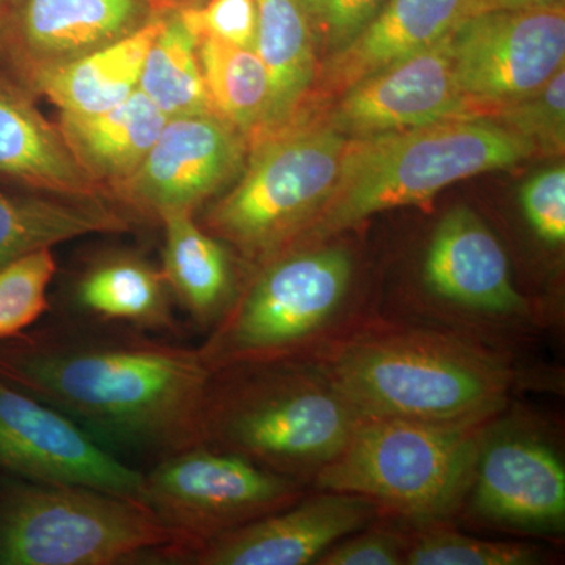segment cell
<instances>
[{
  "label": "cell",
  "instance_id": "6da1fadb",
  "mask_svg": "<svg viewBox=\"0 0 565 565\" xmlns=\"http://www.w3.org/2000/svg\"><path fill=\"white\" fill-rule=\"evenodd\" d=\"M0 377L68 416L120 459L158 462L204 445L211 371L199 348L57 318L0 341Z\"/></svg>",
  "mask_w": 565,
  "mask_h": 565
},
{
  "label": "cell",
  "instance_id": "7a4b0ae2",
  "mask_svg": "<svg viewBox=\"0 0 565 565\" xmlns=\"http://www.w3.org/2000/svg\"><path fill=\"white\" fill-rule=\"evenodd\" d=\"M310 362L363 418L481 423L525 390L564 386L514 353L377 315Z\"/></svg>",
  "mask_w": 565,
  "mask_h": 565
},
{
  "label": "cell",
  "instance_id": "3957f363",
  "mask_svg": "<svg viewBox=\"0 0 565 565\" xmlns=\"http://www.w3.org/2000/svg\"><path fill=\"white\" fill-rule=\"evenodd\" d=\"M199 352L211 373L245 363L310 362L375 316L356 253L341 234L291 245L248 267Z\"/></svg>",
  "mask_w": 565,
  "mask_h": 565
},
{
  "label": "cell",
  "instance_id": "277c9868",
  "mask_svg": "<svg viewBox=\"0 0 565 565\" xmlns=\"http://www.w3.org/2000/svg\"><path fill=\"white\" fill-rule=\"evenodd\" d=\"M362 418L313 362L234 364L211 373L203 444L311 487Z\"/></svg>",
  "mask_w": 565,
  "mask_h": 565
},
{
  "label": "cell",
  "instance_id": "5b68a950",
  "mask_svg": "<svg viewBox=\"0 0 565 565\" xmlns=\"http://www.w3.org/2000/svg\"><path fill=\"white\" fill-rule=\"evenodd\" d=\"M533 154L522 137L487 118L349 139L332 195L288 247L353 232L381 212L424 206L457 181L512 169Z\"/></svg>",
  "mask_w": 565,
  "mask_h": 565
},
{
  "label": "cell",
  "instance_id": "8992f818",
  "mask_svg": "<svg viewBox=\"0 0 565 565\" xmlns=\"http://www.w3.org/2000/svg\"><path fill=\"white\" fill-rule=\"evenodd\" d=\"M377 316L514 355L556 332L516 282L505 245L467 204L435 222L416 266L415 292Z\"/></svg>",
  "mask_w": 565,
  "mask_h": 565
},
{
  "label": "cell",
  "instance_id": "52a82bcc",
  "mask_svg": "<svg viewBox=\"0 0 565 565\" xmlns=\"http://www.w3.org/2000/svg\"><path fill=\"white\" fill-rule=\"evenodd\" d=\"M188 545L147 504L87 486H0V565L181 563Z\"/></svg>",
  "mask_w": 565,
  "mask_h": 565
},
{
  "label": "cell",
  "instance_id": "ba28073f",
  "mask_svg": "<svg viewBox=\"0 0 565 565\" xmlns=\"http://www.w3.org/2000/svg\"><path fill=\"white\" fill-rule=\"evenodd\" d=\"M487 423L362 418L310 489L356 494L408 526L455 523Z\"/></svg>",
  "mask_w": 565,
  "mask_h": 565
},
{
  "label": "cell",
  "instance_id": "9c48e42d",
  "mask_svg": "<svg viewBox=\"0 0 565 565\" xmlns=\"http://www.w3.org/2000/svg\"><path fill=\"white\" fill-rule=\"evenodd\" d=\"M349 139L297 118L248 147L243 177L210 204L200 225L248 267L288 247L332 195Z\"/></svg>",
  "mask_w": 565,
  "mask_h": 565
},
{
  "label": "cell",
  "instance_id": "30bf717a",
  "mask_svg": "<svg viewBox=\"0 0 565 565\" xmlns=\"http://www.w3.org/2000/svg\"><path fill=\"white\" fill-rule=\"evenodd\" d=\"M563 434L559 422L515 399L489 419L455 525L563 544Z\"/></svg>",
  "mask_w": 565,
  "mask_h": 565
},
{
  "label": "cell",
  "instance_id": "8fae6325",
  "mask_svg": "<svg viewBox=\"0 0 565 565\" xmlns=\"http://www.w3.org/2000/svg\"><path fill=\"white\" fill-rule=\"evenodd\" d=\"M310 487L243 457L193 446L158 460L145 473L143 503L192 553L214 539L299 501Z\"/></svg>",
  "mask_w": 565,
  "mask_h": 565
},
{
  "label": "cell",
  "instance_id": "7c38bea8",
  "mask_svg": "<svg viewBox=\"0 0 565 565\" xmlns=\"http://www.w3.org/2000/svg\"><path fill=\"white\" fill-rule=\"evenodd\" d=\"M460 93L484 117L533 95L563 68L564 9L492 11L463 18L451 32Z\"/></svg>",
  "mask_w": 565,
  "mask_h": 565
},
{
  "label": "cell",
  "instance_id": "4fadbf2b",
  "mask_svg": "<svg viewBox=\"0 0 565 565\" xmlns=\"http://www.w3.org/2000/svg\"><path fill=\"white\" fill-rule=\"evenodd\" d=\"M0 471L24 481L93 487L143 503L145 473L107 451L68 416L2 377Z\"/></svg>",
  "mask_w": 565,
  "mask_h": 565
},
{
  "label": "cell",
  "instance_id": "5bb4252c",
  "mask_svg": "<svg viewBox=\"0 0 565 565\" xmlns=\"http://www.w3.org/2000/svg\"><path fill=\"white\" fill-rule=\"evenodd\" d=\"M247 154V140L218 115L169 118L111 202L158 222L167 212H195L243 172Z\"/></svg>",
  "mask_w": 565,
  "mask_h": 565
},
{
  "label": "cell",
  "instance_id": "9a60e30c",
  "mask_svg": "<svg viewBox=\"0 0 565 565\" xmlns=\"http://www.w3.org/2000/svg\"><path fill=\"white\" fill-rule=\"evenodd\" d=\"M158 0H11L0 22V62L20 84L140 31Z\"/></svg>",
  "mask_w": 565,
  "mask_h": 565
},
{
  "label": "cell",
  "instance_id": "2e32d148",
  "mask_svg": "<svg viewBox=\"0 0 565 565\" xmlns=\"http://www.w3.org/2000/svg\"><path fill=\"white\" fill-rule=\"evenodd\" d=\"M451 32L427 50L352 85L338 96L326 117L316 120L348 139H362L434 122L484 117V111L468 102L457 87Z\"/></svg>",
  "mask_w": 565,
  "mask_h": 565
},
{
  "label": "cell",
  "instance_id": "e0dca14e",
  "mask_svg": "<svg viewBox=\"0 0 565 565\" xmlns=\"http://www.w3.org/2000/svg\"><path fill=\"white\" fill-rule=\"evenodd\" d=\"M381 514L371 501L334 490H308L296 503L193 550V565H315L338 541Z\"/></svg>",
  "mask_w": 565,
  "mask_h": 565
},
{
  "label": "cell",
  "instance_id": "ac0fdd59",
  "mask_svg": "<svg viewBox=\"0 0 565 565\" xmlns=\"http://www.w3.org/2000/svg\"><path fill=\"white\" fill-rule=\"evenodd\" d=\"M62 321L141 333L177 330L173 296L162 269L134 252H103L71 277Z\"/></svg>",
  "mask_w": 565,
  "mask_h": 565
},
{
  "label": "cell",
  "instance_id": "d6986e66",
  "mask_svg": "<svg viewBox=\"0 0 565 565\" xmlns=\"http://www.w3.org/2000/svg\"><path fill=\"white\" fill-rule=\"evenodd\" d=\"M467 7L468 0H384L362 31L323 58L310 99L338 98L360 81L427 50L467 17Z\"/></svg>",
  "mask_w": 565,
  "mask_h": 565
},
{
  "label": "cell",
  "instance_id": "ffe728a7",
  "mask_svg": "<svg viewBox=\"0 0 565 565\" xmlns=\"http://www.w3.org/2000/svg\"><path fill=\"white\" fill-rule=\"evenodd\" d=\"M31 95L9 71L0 70V180L47 195L109 200Z\"/></svg>",
  "mask_w": 565,
  "mask_h": 565
},
{
  "label": "cell",
  "instance_id": "44dd1931",
  "mask_svg": "<svg viewBox=\"0 0 565 565\" xmlns=\"http://www.w3.org/2000/svg\"><path fill=\"white\" fill-rule=\"evenodd\" d=\"M163 225L162 273L173 299L196 329L210 333L232 308L244 277L228 245L207 233L193 212L161 215Z\"/></svg>",
  "mask_w": 565,
  "mask_h": 565
},
{
  "label": "cell",
  "instance_id": "7402d4cb",
  "mask_svg": "<svg viewBox=\"0 0 565 565\" xmlns=\"http://www.w3.org/2000/svg\"><path fill=\"white\" fill-rule=\"evenodd\" d=\"M256 6L255 51L266 66L270 96L262 131L252 143L292 125L307 110L321 65L313 22L302 0H256Z\"/></svg>",
  "mask_w": 565,
  "mask_h": 565
},
{
  "label": "cell",
  "instance_id": "603a6c76",
  "mask_svg": "<svg viewBox=\"0 0 565 565\" xmlns=\"http://www.w3.org/2000/svg\"><path fill=\"white\" fill-rule=\"evenodd\" d=\"M167 121L169 118L139 88L99 114L61 111L58 129L74 158L111 202V191L139 169Z\"/></svg>",
  "mask_w": 565,
  "mask_h": 565
},
{
  "label": "cell",
  "instance_id": "cb8c5ba5",
  "mask_svg": "<svg viewBox=\"0 0 565 565\" xmlns=\"http://www.w3.org/2000/svg\"><path fill=\"white\" fill-rule=\"evenodd\" d=\"M162 10L132 35L61 68L36 74L24 87L46 96L65 114L93 115L118 106L139 90L145 58L161 28Z\"/></svg>",
  "mask_w": 565,
  "mask_h": 565
},
{
  "label": "cell",
  "instance_id": "d4e9b609",
  "mask_svg": "<svg viewBox=\"0 0 565 565\" xmlns=\"http://www.w3.org/2000/svg\"><path fill=\"white\" fill-rule=\"evenodd\" d=\"M132 226L109 200L0 192V267L41 248L88 234L128 233Z\"/></svg>",
  "mask_w": 565,
  "mask_h": 565
},
{
  "label": "cell",
  "instance_id": "484cf974",
  "mask_svg": "<svg viewBox=\"0 0 565 565\" xmlns=\"http://www.w3.org/2000/svg\"><path fill=\"white\" fill-rule=\"evenodd\" d=\"M181 7L162 10L161 28L148 50L139 84L167 118L215 114L196 52L199 36Z\"/></svg>",
  "mask_w": 565,
  "mask_h": 565
},
{
  "label": "cell",
  "instance_id": "4316f807",
  "mask_svg": "<svg viewBox=\"0 0 565 565\" xmlns=\"http://www.w3.org/2000/svg\"><path fill=\"white\" fill-rule=\"evenodd\" d=\"M196 52L215 114L250 145L269 106V76L262 57L255 50L212 36H199Z\"/></svg>",
  "mask_w": 565,
  "mask_h": 565
},
{
  "label": "cell",
  "instance_id": "83f0119b",
  "mask_svg": "<svg viewBox=\"0 0 565 565\" xmlns=\"http://www.w3.org/2000/svg\"><path fill=\"white\" fill-rule=\"evenodd\" d=\"M408 533L405 565H545L559 559L546 542L475 537L455 523L408 526Z\"/></svg>",
  "mask_w": 565,
  "mask_h": 565
},
{
  "label": "cell",
  "instance_id": "f1b7e54d",
  "mask_svg": "<svg viewBox=\"0 0 565 565\" xmlns=\"http://www.w3.org/2000/svg\"><path fill=\"white\" fill-rule=\"evenodd\" d=\"M57 274L52 248L29 253L0 267V341L28 332L51 310L50 286Z\"/></svg>",
  "mask_w": 565,
  "mask_h": 565
},
{
  "label": "cell",
  "instance_id": "f546056e",
  "mask_svg": "<svg viewBox=\"0 0 565 565\" xmlns=\"http://www.w3.org/2000/svg\"><path fill=\"white\" fill-rule=\"evenodd\" d=\"M494 122L527 141L535 152L561 156L565 150V68L533 95L493 111Z\"/></svg>",
  "mask_w": 565,
  "mask_h": 565
},
{
  "label": "cell",
  "instance_id": "4dcf8cb0",
  "mask_svg": "<svg viewBox=\"0 0 565 565\" xmlns=\"http://www.w3.org/2000/svg\"><path fill=\"white\" fill-rule=\"evenodd\" d=\"M520 210L527 232L548 252L565 244V169L563 163L535 173L520 189Z\"/></svg>",
  "mask_w": 565,
  "mask_h": 565
},
{
  "label": "cell",
  "instance_id": "1f68e13d",
  "mask_svg": "<svg viewBox=\"0 0 565 565\" xmlns=\"http://www.w3.org/2000/svg\"><path fill=\"white\" fill-rule=\"evenodd\" d=\"M408 542L405 523L379 516L330 546L315 565H405Z\"/></svg>",
  "mask_w": 565,
  "mask_h": 565
},
{
  "label": "cell",
  "instance_id": "d6a6232c",
  "mask_svg": "<svg viewBox=\"0 0 565 565\" xmlns=\"http://www.w3.org/2000/svg\"><path fill=\"white\" fill-rule=\"evenodd\" d=\"M181 9L196 36H212L234 46L255 50L256 0H210L206 6H182Z\"/></svg>",
  "mask_w": 565,
  "mask_h": 565
},
{
  "label": "cell",
  "instance_id": "836d02e7",
  "mask_svg": "<svg viewBox=\"0 0 565 565\" xmlns=\"http://www.w3.org/2000/svg\"><path fill=\"white\" fill-rule=\"evenodd\" d=\"M310 14L319 51H340L381 9L384 0H302Z\"/></svg>",
  "mask_w": 565,
  "mask_h": 565
},
{
  "label": "cell",
  "instance_id": "e575fe53",
  "mask_svg": "<svg viewBox=\"0 0 565 565\" xmlns=\"http://www.w3.org/2000/svg\"><path fill=\"white\" fill-rule=\"evenodd\" d=\"M564 2L565 0H468L467 17L492 11L564 9Z\"/></svg>",
  "mask_w": 565,
  "mask_h": 565
},
{
  "label": "cell",
  "instance_id": "d590c367",
  "mask_svg": "<svg viewBox=\"0 0 565 565\" xmlns=\"http://www.w3.org/2000/svg\"><path fill=\"white\" fill-rule=\"evenodd\" d=\"M163 6H199L196 0H158Z\"/></svg>",
  "mask_w": 565,
  "mask_h": 565
},
{
  "label": "cell",
  "instance_id": "8d00e7d4",
  "mask_svg": "<svg viewBox=\"0 0 565 565\" xmlns=\"http://www.w3.org/2000/svg\"><path fill=\"white\" fill-rule=\"evenodd\" d=\"M11 0H0V22H2L3 17H6L7 10H9Z\"/></svg>",
  "mask_w": 565,
  "mask_h": 565
}]
</instances>
